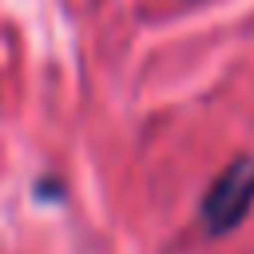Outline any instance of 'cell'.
<instances>
[{
    "instance_id": "6da1fadb",
    "label": "cell",
    "mask_w": 254,
    "mask_h": 254,
    "mask_svg": "<svg viewBox=\"0 0 254 254\" xmlns=\"http://www.w3.org/2000/svg\"><path fill=\"white\" fill-rule=\"evenodd\" d=\"M250 206H254V155H242L202 194V226L210 234H230L246 222Z\"/></svg>"
}]
</instances>
